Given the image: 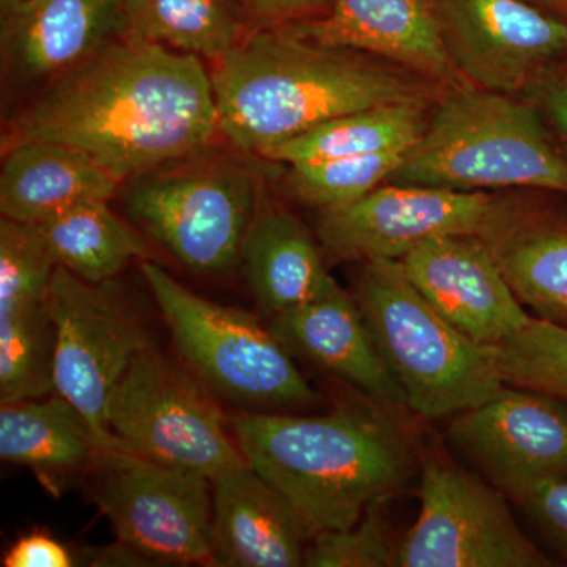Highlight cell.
Segmentation results:
<instances>
[{"instance_id": "obj_17", "label": "cell", "mask_w": 567, "mask_h": 567, "mask_svg": "<svg viewBox=\"0 0 567 567\" xmlns=\"http://www.w3.org/2000/svg\"><path fill=\"white\" fill-rule=\"evenodd\" d=\"M281 28L322 47L374 55L446 87L470 84L447 52L439 0H333L324 17Z\"/></svg>"}, {"instance_id": "obj_6", "label": "cell", "mask_w": 567, "mask_h": 567, "mask_svg": "<svg viewBox=\"0 0 567 567\" xmlns=\"http://www.w3.org/2000/svg\"><path fill=\"white\" fill-rule=\"evenodd\" d=\"M142 274L183 363L213 394L246 412L293 413L319 404L292 354L256 317L205 300L151 260L142 262Z\"/></svg>"}, {"instance_id": "obj_2", "label": "cell", "mask_w": 567, "mask_h": 567, "mask_svg": "<svg viewBox=\"0 0 567 567\" xmlns=\"http://www.w3.org/2000/svg\"><path fill=\"white\" fill-rule=\"evenodd\" d=\"M219 130L245 153L309 132L350 112L429 102L432 81L394 63L256 28L210 71Z\"/></svg>"}, {"instance_id": "obj_27", "label": "cell", "mask_w": 567, "mask_h": 567, "mask_svg": "<svg viewBox=\"0 0 567 567\" xmlns=\"http://www.w3.org/2000/svg\"><path fill=\"white\" fill-rule=\"evenodd\" d=\"M33 226L55 265L85 282L112 281L133 259L151 256L145 241L107 203L81 205Z\"/></svg>"}, {"instance_id": "obj_24", "label": "cell", "mask_w": 567, "mask_h": 567, "mask_svg": "<svg viewBox=\"0 0 567 567\" xmlns=\"http://www.w3.org/2000/svg\"><path fill=\"white\" fill-rule=\"evenodd\" d=\"M100 453L87 417L61 394L0 405V457L28 466L55 492L66 477L91 470Z\"/></svg>"}, {"instance_id": "obj_13", "label": "cell", "mask_w": 567, "mask_h": 567, "mask_svg": "<svg viewBox=\"0 0 567 567\" xmlns=\"http://www.w3.org/2000/svg\"><path fill=\"white\" fill-rule=\"evenodd\" d=\"M447 440L511 499L550 477H567V401L503 386L457 413Z\"/></svg>"}, {"instance_id": "obj_33", "label": "cell", "mask_w": 567, "mask_h": 567, "mask_svg": "<svg viewBox=\"0 0 567 567\" xmlns=\"http://www.w3.org/2000/svg\"><path fill=\"white\" fill-rule=\"evenodd\" d=\"M254 28H281L330 13L333 0H248Z\"/></svg>"}, {"instance_id": "obj_4", "label": "cell", "mask_w": 567, "mask_h": 567, "mask_svg": "<svg viewBox=\"0 0 567 567\" xmlns=\"http://www.w3.org/2000/svg\"><path fill=\"white\" fill-rule=\"evenodd\" d=\"M386 183L567 194V153L528 99L457 85L446 87Z\"/></svg>"}, {"instance_id": "obj_9", "label": "cell", "mask_w": 567, "mask_h": 567, "mask_svg": "<svg viewBox=\"0 0 567 567\" xmlns=\"http://www.w3.org/2000/svg\"><path fill=\"white\" fill-rule=\"evenodd\" d=\"M420 516L399 546V567H550L518 527L507 496L442 450L420 457Z\"/></svg>"}, {"instance_id": "obj_23", "label": "cell", "mask_w": 567, "mask_h": 567, "mask_svg": "<svg viewBox=\"0 0 567 567\" xmlns=\"http://www.w3.org/2000/svg\"><path fill=\"white\" fill-rule=\"evenodd\" d=\"M240 262L254 301L268 317L315 300L334 281L308 227L282 208H257Z\"/></svg>"}, {"instance_id": "obj_29", "label": "cell", "mask_w": 567, "mask_h": 567, "mask_svg": "<svg viewBox=\"0 0 567 567\" xmlns=\"http://www.w3.org/2000/svg\"><path fill=\"white\" fill-rule=\"evenodd\" d=\"M405 153H372L290 166L287 189L295 199L320 212L342 207L386 183Z\"/></svg>"}, {"instance_id": "obj_26", "label": "cell", "mask_w": 567, "mask_h": 567, "mask_svg": "<svg viewBox=\"0 0 567 567\" xmlns=\"http://www.w3.org/2000/svg\"><path fill=\"white\" fill-rule=\"evenodd\" d=\"M427 103H394L350 112L271 145L259 156L298 166L347 156L406 152L424 133L429 121Z\"/></svg>"}, {"instance_id": "obj_25", "label": "cell", "mask_w": 567, "mask_h": 567, "mask_svg": "<svg viewBox=\"0 0 567 567\" xmlns=\"http://www.w3.org/2000/svg\"><path fill=\"white\" fill-rule=\"evenodd\" d=\"M123 39L215 62L252 31L248 0H125Z\"/></svg>"}, {"instance_id": "obj_16", "label": "cell", "mask_w": 567, "mask_h": 567, "mask_svg": "<svg viewBox=\"0 0 567 567\" xmlns=\"http://www.w3.org/2000/svg\"><path fill=\"white\" fill-rule=\"evenodd\" d=\"M401 262L429 303L480 344H499L532 320L484 238H434L416 246Z\"/></svg>"}, {"instance_id": "obj_19", "label": "cell", "mask_w": 567, "mask_h": 567, "mask_svg": "<svg viewBox=\"0 0 567 567\" xmlns=\"http://www.w3.org/2000/svg\"><path fill=\"white\" fill-rule=\"evenodd\" d=\"M125 31V0H17L2 9L3 66L20 82L52 80Z\"/></svg>"}, {"instance_id": "obj_14", "label": "cell", "mask_w": 567, "mask_h": 567, "mask_svg": "<svg viewBox=\"0 0 567 567\" xmlns=\"http://www.w3.org/2000/svg\"><path fill=\"white\" fill-rule=\"evenodd\" d=\"M443 37L466 82L514 95L567 55V22L527 0H439Z\"/></svg>"}, {"instance_id": "obj_28", "label": "cell", "mask_w": 567, "mask_h": 567, "mask_svg": "<svg viewBox=\"0 0 567 567\" xmlns=\"http://www.w3.org/2000/svg\"><path fill=\"white\" fill-rule=\"evenodd\" d=\"M492 350L505 385L567 401V328L532 317L527 327Z\"/></svg>"}, {"instance_id": "obj_7", "label": "cell", "mask_w": 567, "mask_h": 567, "mask_svg": "<svg viewBox=\"0 0 567 567\" xmlns=\"http://www.w3.org/2000/svg\"><path fill=\"white\" fill-rule=\"evenodd\" d=\"M257 193L248 166L207 148L133 177L126 210L193 274L218 276L240 262Z\"/></svg>"}, {"instance_id": "obj_15", "label": "cell", "mask_w": 567, "mask_h": 567, "mask_svg": "<svg viewBox=\"0 0 567 567\" xmlns=\"http://www.w3.org/2000/svg\"><path fill=\"white\" fill-rule=\"evenodd\" d=\"M55 267L35 226L0 223V404L54 393Z\"/></svg>"}, {"instance_id": "obj_21", "label": "cell", "mask_w": 567, "mask_h": 567, "mask_svg": "<svg viewBox=\"0 0 567 567\" xmlns=\"http://www.w3.org/2000/svg\"><path fill=\"white\" fill-rule=\"evenodd\" d=\"M118 183L78 148L24 142L3 151L0 213L11 221L41 224L81 205L107 203Z\"/></svg>"}, {"instance_id": "obj_35", "label": "cell", "mask_w": 567, "mask_h": 567, "mask_svg": "<svg viewBox=\"0 0 567 567\" xmlns=\"http://www.w3.org/2000/svg\"><path fill=\"white\" fill-rule=\"evenodd\" d=\"M532 6L537 7L551 17L567 22V0H527Z\"/></svg>"}, {"instance_id": "obj_18", "label": "cell", "mask_w": 567, "mask_h": 567, "mask_svg": "<svg viewBox=\"0 0 567 567\" xmlns=\"http://www.w3.org/2000/svg\"><path fill=\"white\" fill-rule=\"evenodd\" d=\"M210 565L218 567L305 566L316 528L248 464L212 481Z\"/></svg>"}, {"instance_id": "obj_30", "label": "cell", "mask_w": 567, "mask_h": 567, "mask_svg": "<svg viewBox=\"0 0 567 567\" xmlns=\"http://www.w3.org/2000/svg\"><path fill=\"white\" fill-rule=\"evenodd\" d=\"M369 505L352 527L319 532L306 551L309 567H391L398 565L401 540L394 536L388 505Z\"/></svg>"}, {"instance_id": "obj_34", "label": "cell", "mask_w": 567, "mask_h": 567, "mask_svg": "<svg viewBox=\"0 0 567 567\" xmlns=\"http://www.w3.org/2000/svg\"><path fill=\"white\" fill-rule=\"evenodd\" d=\"M73 555L59 540L48 535L32 533L17 540L2 559L3 567H70Z\"/></svg>"}, {"instance_id": "obj_3", "label": "cell", "mask_w": 567, "mask_h": 567, "mask_svg": "<svg viewBox=\"0 0 567 567\" xmlns=\"http://www.w3.org/2000/svg\"><path fill=\"white\" fill-rule=\"evenodd\" d=\"M395 412L363 394L328 415L240 412L229 423L248 465L319 533L352 527L369 505L401 494L420 470Z\"/></svg>"}, {"instance_id": "obj_1", "label": "cell", "mask_w": 567, "mask_h": 567, "mask_svg": "<svg viewBox=\"0 0 567 567\" xmlns=\"http://www.w3.org/2000/svg\"><path fill=\"white\" fill-rule=\"evenodd\" d=\"M218 133L200 58L121 39L52 78L11 121L2 152L24 142L69 145L123 182L207 151Z\"/></svg>"}, {"instance_id": "obj_36", "label": "cell", "mask_w": 567, "mask_h": 567, "mask_svg": "<svg viewBox=\"0 0 567 567\" xmlns=\"http://www.w3.org/2000/svg\"><path fill=\"white\" fill-rule=\"evenodd\" d=\"M13 2H17V0H0V7H2V9H6V7L11 6V3Z\"/></svg>"}, {"instance_id": "obj_5", "label": "cell", "mask_w": 567, "mask_h": 567, "mask_svg": "<svg viewBox=\"0 0 567 567\" xmlns=\"http://www.w3.org/2000/svg\"><path fill=\"white\" fill-rule=\"evenodd\" d=\"M353 298L406 409L440 420L494 398L503 386L492 346L461 333L429 303L401 260L361 262Z\"/></svg>"}, {"instance_id": "obj_31", "label": "cell", "mask_w": 567, "mask_h": 567, "mask_svg": "<svg viewBox=\"0 0 567 567\" xmlns=\"http://www.w3.org/2000/svg\"><path fill=\"white\" fill-rule=\"evenodd\" d=\"M513 503L524 511L548 546L567 563V477L540 481Z\"/></svg>"}, {"instance_id": "obj_32", "label": "cell", "mask_w": 567, "mask_h": 567, "mask_svg": "<svg viewBox=\"0 0 567 567\" xmlns=\"http://www.w3.org/2000/svg\"><path fill=\"white\" fill-rule=\"evenodd\" d=\"M525 95L536 104L567 153V55L543 71Z\"/></svg>"}, {"instance_id": "obj_10", "label": "cell", "mask_w": 567, "mask_h": 567, "mask_svg": "<svg viewBox=\"0 0 567 567\" xmlns=\"http://www.w3.org/2000/svg\"><path fill=\"white\" fill-rule=\"evenodd\" d=\"M48 301L55 330L54 393L87 417L102 451H123L107 429V404L134 358L152 346L151 336L115 279L85 282L55 267Z\"/></svg>"}, {"instance_id": "obj_11", "label": "cell", "mask_w": 567, "mask_h": 567, "mask_svg": "<svg viewBox=\"0 0 567 567\" xmlns=\"http://www.w3.org/2000/svg\"><path fill=\"white\" fill-rule=\"evenodd\" d=\"M527 199L383 183L352 204L320 212L319 240L334 260H401L434 238L487 240L516 218Z\"/></svg>"}, {"instance_id": "obj_20", "label": "cell", "mask_w": 567, "mask_h": 567, "mask_svg": "<svg viewBox=\"0 0 567 567\" xmlns=\"http://www.w3.org/2000/svg\"><path fill=\"white\" fill-rule=\"evenodd\" d=\"M267 327L292 357L320 365L391 409H406L404 391L380 357L353 295L338 282L315 300L271 316Z\"/></svg>"}, {"instance_id": "obj_22", "label": "cell", "mask_w": 567, "mask_h": 567, "mask_svg": "<svg viewBox=\"0 0 567 567\" xmlns=\"http://www.w3.org/2000/svg\"><path fill=\"white\" fill-rule=\"evenodd\" d=\"M499 271L537 319L567 328V210L528 197L506 227L487 238Z\"/></svg>"}, {"instance_id": "obj_12", "label": "cell", "mask_w": 567, "mask_h": 567, "mask_svg": "<svg viewBox=\"0 0 567 567\" xmlns=\"http://www.w3.org/2000/svg\"><path fill=\"white\" fill-rule=\"evenodd\" d=\"M89 472L117 543L148 561L210 565V480L121 450L102 451Z\"/></svg>"}, {"instance_id": "obj_8", "label": "cell", "mask_w": 567, "mask_h": 567, "mask_svg": "<svg viewBox=\"0 0 567 567\" xmlns=\"http://www.w3.org/2000/svg\"><path fill=\"white\" fill-rule=\"evenodd\" d=\"M213 395L152 344L112 391L107 429L126 453L213 481L248 464Z\"/></svg>"}]
</instances>
